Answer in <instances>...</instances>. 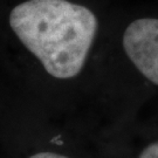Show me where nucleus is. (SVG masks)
Here are the masks:
<instances>
[{
	"instance_id": "1",
	"label": "nucleus",
	"mask_w": 158,
	"mask_h": 158,
	"mask_svg": "<svg viewBox=\"0 0 158 158\" xmlns=\"http://www.w3.org/2000/svg\"><path fill=\"white\" fill-rule=\"evenodd\" d=\"M8 21L46 72L63 80L82 70L98 27L89 8L68 0H26L12 10Z\"/></svg>"
},
{
	"instance_id": "2",
	"label": "nucleus",
	"mask_w": 158,
	"mask_h": 158,
	"mask_svg": "<svg viewBox=\"0 0 158 158\" xmlns=\"http://www.w3.org/2000/svg\"><path fill=\"white\" fill-rule=\"evenodd\" d=\"M123 47L135 67L158 85V19L132 21L123 35Z\"/></svg>"
},
{
	"instance_id": "3",
	"label": "nucleus",
	"mask_w": 158,
	"mask_h": 158,
	"mask_svg": "<svg viewBox=\"0 0 158 158\" xmlns=\"http://www.w3.org/2000/svg\"><path fill=\"white\" fill-rule=\"evenodd\" d=\"M138 158H158V142L148 145L141 152Z\"/></svg>"
},
{
	"instance_id": "4",
	"label": "nucleus",
	"mask_w": 158,
	"mask_h": 158,
	"mask_svg": "<svg viewBox=\"0 0 158 158\" xmlns=\"http://www.w3.org/2000/svg\"><path fill=\"white\" fill-rule=\"evenodd\" d=\"M28 158H68V157L55 152H38L35 153V155H32Z\"/></svg>"
}]
</instances>
